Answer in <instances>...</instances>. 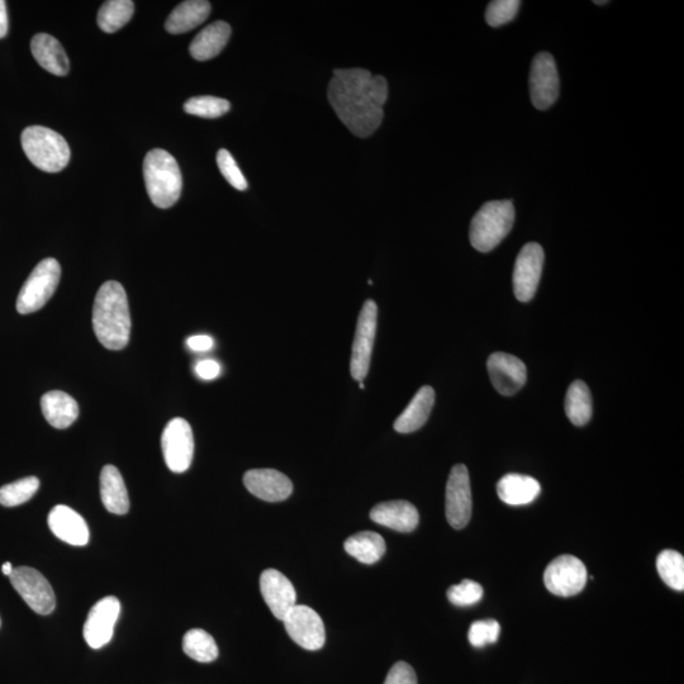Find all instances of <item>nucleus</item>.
<instances>
[{"mask_svg": "<svg viewBox=\"0 0 684 684\" xmlns=\"http://www.w3.org/2000/svg\"><path fill=\"white\" fill-rule=\"evenodd\" d=\"M587 581L586 565L573 555H560L555 558L544 573L545 587L559 597L578 595L586 587Z\"/></svg>", "mask_w": 684, "mask_h": 684, "instance_id": "6e6552de", "label": "nucleus"}, {"mask_svg": "<svg viewBox=\"0 0 684 684\" xmlns=\"http://www.w3.org/2000/svg\"><path fill=\"white\" fill-rule=\"evenodd\" d=\"M657 569L660 578L669 588L684 591V558L674 550H664L658 555Z\"/></svg>", "mask_w": 684, "mask_h": 684, "instance_id": "2f4dec72", "label": "nucleus"}, {"mask_svg": "<svg viewBox=\"0 0 684 684\" xmlns=\"http://www.w3.org/2000/svg\"><path fill=\"white\" fill-rule=\"evenodd\" d=\"M370 519L375 524L388 527L398 532H412L416 529L420 516L412 503L407 501H389L379 503L370 511Z\"/></svg>", "mask_w": 684, "mask_h": 684, "instance_id": "aec40b11", "label": "nucleus"}, {"mask_svg": "<svg viewBox=\"0 0 684 684\" xmlns=\"http://www.w3.org/2000/svg\"><path fill=\"white\" fill-rule=\"evenodd\" d=\"M135 3L131 0H109L98 13V26L103 32L114 33L131 21Z\"/></svg>", "mask_w": 684, "mask_h": 684, "instance_id": "c756f323", "label": "nucleus"}, {"mask_svg": "<svg viewBox=\"0 0 684 684\" xmlns=\"http://www.w3.org/2000/svg\"><path fill=\"white\" fill-rule=\"evenodd\" d=\"M217 165L223 177L237 190L247 189V180L237 165L234 156L225 149L218 151Z\"/></svg>", "mask_w": 684, "mask_h": 684, "instance_id": "4c0bfd02", "label": "nucleus"}, {"mask_svg": "<svg viewBox=\"0 0 684 684\" xmlns=\"http://www.w3.org/2000/svg\"><path fill=\"white\" fill-rule=\"evenodd\" d=\"M515 207L511 201L483 204L470 223V244L479 253H489L510 234L515 223Z\"/></svg>", "mask_w": 684, "mask_h": 684, "instance_id": "20e7f679", "label": "nucleus"}, {"mask_svg": "<svg viewBox=\"0 0 684 684\" xmlns=\"http://www.w3.org/2000/svg\"><path fill=\"white\" fill-rule=\"evenodd\" d=\"M472 510V488L468 469L463 464L455 465L446 484V519L454 529H464L472 517Z\"/></svg>", "mask_w": 684, "mask_h": 684, "instance_id": "9b49d317", "label": "nucleus"}, {"mask_svg": "<svg viewBox=\"0 0 684 684\" xmlns=\"http://www.w3.org/2000/svg\"><path fill=\"white\" fill-rule=\"evenodd\" d=\"M211 13V4L206 0H188L180 3L165 22V30L171 35H182L202 25Z\"/></svg>", "mask_w": 684, "mask_h": 684, "instance_id": "a878e982", "label": "nucleus"}, {"mask_svg": "<svg viewBox=\"0 0 684 684\" xmlns=\"http://www.w3.org/2000/svg\"><path fill=\"white\" fill-rule=\"evenodd\" d=\"M101 497L106 510L114 515H125L130 510V498L120 470L106 465L101 473Z\"/></svg>", "mask_w": 684, "mask_h": 684, "instance_id": "bb28decb", "label": "nucleus"}, {"mask_svg": "<svg viewBox=\"0 0 684 684\" xmlns=\"http://www.w3.org/2000/svg\"><path fill=\"white\" fill-rule=\"evenodd\" d=\"M33 57L41 68L56 76L69 73L70 63L63 45L47 33H38L31 41Z\"/></svg>", "mask_w": 684, "mask_h": 684, "instance_id": "412c9836", "label": "nucleus"}, {"mask_svg": "<svg viewBox=\"0 0 684 684\" xmlns=\"http://www.w3.org/2000/svg\"><path fill=\"white\" fill-rule=\"evenodd\" d=\"M244 484L253 496L266 502H282L293 492L287 475L274 469H253L244 475Z\"/></svg>", "mask_w": 684, "mask_h": 684, "instance_id": "a211bd4d", "label": "nucleus"}, {"mask_svg": "<svg viewBox=\"0 0 684 684\" xmlns=\"http://www.w3.org/2000/svg\"><path fill=\"white\" fill-rule=\"evenodd\" d=\"M144 178L147 193L156 207H173L182 194L183 178L177 160L168 151L155 149L146 155Z\"/></svg>", "mask_w": 684, "mask_h": 684, "instance_id": "7ed1b4c3", "label": "nucleus"}, {"mask_svg": "<svg viewBox=\"0 0 684 684\" xmlns=\"http://www.w3.org/2000/svg\"><path fill=\"white\" fill-rule=\"evenodd\" d=\"M196 374L203 380H213L220 377L221 365L215 360H202L196 365Z\"/></svg>", "mask_w": 684, "mask_h": 684, "instance_id": "ea45409f", "label": "nucleus"}, {"mask_svg": "<svg viewBox=\"0 0 684 684\" xmlns=\"http://www.w3.org/2000/svg\"><path fill=\"white\" fill-rule=\"evenodd\" d=\"M501 626L496 620H482L470 626L468 639L475 648L494 644L500 636Z\"/></svg>", "mask_w": 684, "mask_h": 684, "instance_id": "e433bc0d", "label": "nucleus"}, {"mask_svg": "<svg viewBox=\"0 0 684 684\" xmlns=\"http://www.w3.org/2000/svg\"><path fill=\"white\" fill-rule=\"evenodd\" d=\"M93 329L106 349L118 351L128 345L131 316L122 284L111 280L99 289L93 307Z\"/></svg>", "mask_w": 684, "mask_h": 684, "instance_id": "f03ea898", "label": "nucleus"}, {"mask_svg": "<svg viewBox=\"0 0 684 684\" xmlns=\"http://www.w3.org/2000/svg\"><path fill=\"white\" fill-rule=\"evenodd\" d=\"M8 33V13L7 3L0 0V38H4Z\"/></svg>", "mask_w": 684, "mask_h": 684, "instance_id": "79ce46f5", "label": "nucleus"}, {"mask_svg": "<svg viewBox=\"0 0 684 684\" xmlns=\"http://www.w3.org/2000/svg\"><path fill=\"white\" fill-rule=\"evenodd\" d=\"M359 387H360L361 389H364V388H365L364 383H363V382H359Z\"/></svg>", "mask_w": 684, "mask_h": 684, "instance_id": "a18cd8bd", "label": "nucleus"}, {"mask_svg": "<svg viewBox=\"0 0 684 684\" xmlns=\"http://www.w3.org/2000/svg\"><path fill=\"white\" fill-rule=\"evenodd\" d=\"M13 569L14 568L12 567V564L7 562L6 564H3L2 572H3L4 576L9 577V576H11Z\"/></svg>", "mask_w": 684, "mask_h": 684, "instance_id": "37998d69", "label": "nucleus"}, {"mask_svg": "<svg viewBox=\"0 0 684 684\" xmlns=\"http://www.w3.org/2000/svg\"><path fill=\"white\" fill-rule=\"evenodd\" d=\"M188 348L197 353H203L213 348V339L208 335H196L189 337L187 341Z\"/></svg>", "mask_w": 684, "mask_h": 684, "instance_id": "a19ab883", "label": "nucleus"}, {"mask_svg": "<svg viewBox=\"0 0 684 684\" xmlns=\"http://www.w3.org/2000/svg\"><path fill=\"white\" fill-rule=\"evenodd\" d=\"M435 405L434 388L425 386L412 398L410 405L401 413L394 422V430L399 434H411L420 430L429 420L432 408Z\"/></svg>", "mask_w": 684, "mask_h": 684, "instance_id": "4be33fe9", "label": "nucleus"}, {"mask_svg": "<svg viewBox=\"0 0 684 684\" xmlns=\"http://www.w3.org/2000/svg\"><path fill=\"white\" fill-rule=\"evenodd\" d=\"M285 630L294 643L306 650H320L325 645V625L311 607L296 605L285 615Z\"/></svg>", "mask_w": 684, "mask_h": 684, "instance_id": "ddd939ff", "label": "nucleus"}, {"mask_svg": "<svg viewBox=\"0 0 684 684\" xmlns=\"http://www.w3.org/2000/svg\"><path fill=\"white\" fill-rule=\"evenodd\" d=\"M61 278V266L55 259L42 260L23 284L17 298L21 315L40 311L56 292Z\"/></svg>", "mask_w": 684, "mask_h": 684, "instance_id": "423d86ee", "label": "nucleus"}, {"mask_svg": "<svg viewBox=\"0 0 684 684\" xmlns=\"http://www.w3.org/2000/svg\"><path fill=\"white\" fill-rule=\"evenodd\" d=\"M38 488H40V481L36 477H27L6 484L0 488V505L6 507L23 505L35 496Z\"/></svg>", "mask_w": 684, "mask_h": 684, "instance_id": "473e14b6", "label": "nucleus"}, {"mask_svg": "<svg viewBox=\"0 0 684 684\" xmlns=\"http://www.w3.org/2000/svg\"><path fill=\"white\" fill-rule=\"evenodd\" d=\"M489 378L494 389L502 396L510 397L525 386L527 369L524 361L511 354L494 353L487 361Z\"/></svg>", "mask_w": 684, "mask_h": 684, "instance_id": "dca6fc26", "label": "nucleus"}, {"mask_svg": "<svg viewBox=\"0 0 684 684\" xmlns=\"http://www.w3.org/2000/svg\"><path fill=\"white\" fill-rule=\"evenodd\" d=\"M42 413L55 429H68L79 416V406L68 393L51 391L41 399Z\"/></svg>", "mask_w": 684, "mask_h": 684, "instance_id": "393cba45", "label": "nucleus"}, {"mask_svg": "<svg viewBox=\"0 0 684 684\" xmlns=\"http://www.w3.org/2000/svg\"><path fill=\"white\" fill-rule=\"evenodd\" d=\"M231 37V27L228 23L217 21L203 28L190 44L189 52L193 59L207 61L213 59L225 49Z\"/></svg>", "mask_w": 684, "mask_h": 684, "instance_id": "b1692460", "label": "nucleus"}, {"mask_svg": "<svg viewBox=\"0 0 684 684\" xmlns=\"http://www.w3.org/2000/svg\"><path fill=\"white\" fill-rule=\"evenodd\" d=\"M520 7V0H494L488 4L486 21L491 27L507 25L516 18Z\"/></svg>", "mask_w": 684, "mask_h": 684, "instance_id": "f704fd0d", "label": "nucleus"}, {"mask_svg": "<svg viewBox=\"0 0 684 684\" xmlns=\"http://www.w3.org/2000/svg\"><path fill=\"white\" fill-rule=\"evenodd\" d=\"M49 526L52 534L64 543L74 546H84L89 543L87 522L73 508L64 505L52 508Z\"/></svg>", "mask_w": 684, "mask_h": 684, "instance_id": "6ab92c4d", "label": "nucleus"}, {"mask_svg": "<svg viewBox=\"0 0 684 684\" xmlns=\"http://www.w3.org/2000/svg\"><path fill=\"white\" fill-rule=\"evenodd\" d=\"M593 412L592 394L586 383L576 380L570 384L565 396V415L574 426H584L591 421Z\"/></svg>", "mask_w": 684, "mask_h": 684, "instance_id": "c85d7f7f", "label": "nucleus"}, {"mask_svg": "<svg viewBox=\"0 0 684 684\" xmlns=\"http://www.w3.org/2000/svg\"><path fill=\"white\" fill-rule=\"evenodd\" d=\"M378 325V306L374 301H367L361 308L356 325V332L351 353V377L363 382L367 377L374 348L375 334Z\"/></svg>", "mask_w": 684, "mask_h": 684, "instance_id": "0eeeda50", "label": "nucleus"}, {"mask_svg": "<svg viewBox=\"0 0 684 684\" xmlns=\"http://www.w3.org/2000/svg\"><path fill=\"white\" fill-rule=\"evenodd\" d=\"M595 3L598 4V6H602V4H607L608 2H606V0H605V2H595Z\"/></svg>", "mask_w": 684, "mask_h": 684, "instance_id": "c03bdc74", "label": "nucleus"}, {"mask_svg": "<svg viewBox=\"0 0 684 684\" xmlns=\"http://www.w3.org/2000/svg\"><path fill=\"white\" fill-rule=\"evenodd\" d=\"M329 102L355 136L369 137L383 121L388 83L364 69H336L329 84Z\"/></svg>", "mask_w": 684, "mask_h": 684, "instance_id": "f257e3e1", "label": "nucleus"}, {"mask_svg": "<svg viewBox=\"0 0 684 684\" xmlns=\"http://www.w3.org/2000/svg\"><path fill=\"white\" fill-rule=\"evenodd\" d=\"M531 102L539 111L549 109L559 97V75L554 57L540 52L532 61L530 71Z\"/></svg>", "mask_w": 684, "mask_h": 684, "instance_id": "4468645a", "label": "nucleus"}, {"mask_svg": "<svg viewBox=\"0 0 684 684\" xmlns=\"http://www.w3.org/2000/svg\"><path fill=\"white\" fill-rule=\"evenodd\" d=\"M121 612V603L108 596L95 603L84 624V639L92 649H101L113 638L114 626Z\"/></svg>", "mask_w": 684, "mask_h": 684, "instance_id": "2eb2a0df", "label": "nucleus"}, {"mask_svg": "<svg viewBox=\"0 0 684 684\" xmlns=\"http://www.w3.org/2000/svg\"><path fill=\"white\" fill-rule=\"evenodd\" d=\"M544 250L536 242L522 247L513 269V292L520 302H530L538 291L544 268Z\"/></svg>", "mask_w": 684, "mask_h": 684, "instance_id": "f8f14e48", "label": "nucleus"}, {"mask_svg": "<svg viewBox=\"0 0 684 684\" xmlns=\"http://www.w3.org/2000/svg\"><path fill=\"white\" fill-rule=\"evenodd\" d=\"M23 151L31 163L46 173H59L68 166L70 147L60 133L42 126L27 127L22 132Z\"/></svg>", "mask_w": 684, "mask_h": 684, "instance_id": "39448f33", "label": "nucleus"}, {"mask_svg": "<svg viewBox=\"0 0 684 684\" xmlns=\"http://www.w3.org/2000/svg\"><path fill=\"white\" fill-rule=\"evenodd\" d=\"M166 465L173 473H184L190 468L194 455L193 430L184 418H173L161 436Z\"/></svg>", "mask_w": 684, "mask_h": 684, "instance_id": "1a4fd4ad", "label": "nucleus"}, {"mask_svg": "<svg viewBox=\"0 0 684 684\" xmlns=\"http://www.w3.org/2000/svg\"><path fill=\"white\" fill-rule=\"evenodd\" d=\"M231 109L230 102L226 99L202 95V97L190 98L184 104V111L192 116L202 118L222 117Z\"/></svg>", "mask_w": 684, "mask_h": 684, "instance_id": "72a5a7b5", "label": "nucleus"}, {"mask_svg": "<svg viewBox=\"0 0 684 684\" xmlns=\"http://www.w3.org/2000/svg\"><path fill=\"white\" fill-rule=\"evenodd\" d=\"M540 491V483L529 475L506 474L497 483L498 497L510 506L529 505L539 497Z\"/></svg>", "mask_w": 684, "mask_h": 684, "instance_id": "5701e85b", "label": "nucleus"}, {"mask_svg": "<svg viewBox=\"0 0 684 684\" xmlns=\"http://www.w3.org/2000/svg\"><path fill=\"white\" fill-rule=\"evenodd\" d=\"M260 592L266 605L278 620L296 606L297 593L293 584L277 569H266L260 577Z\"/></svg>", "mask_w": 684, "mask_h": 684, "instance_id": "f3484780", "label": "nucleus"}, {"mask_svg": "<svg viewBox=\"0 0 684 684\" xmlns=\"http://www.w3.org/2000/svg\"><path fill=\"white\" fill-rule=\"evenodd\" d=\"M344 546L346 553L367 565L379 562L386 554V541L373 531H363L350 536Z\"/></svg>", "mask_w": 684, "mask_h": 684, "instance_id": "cd10ccee", "label": "nucleus"}, {"mask_svg": "<svg viewBox=\"0 0 684 684\" xmlns=\"http://www.w3.org/2000/svg\"><path fill=\"white\" fill-rule=\"evenodd\" d=\"M9 579H11L12 586L19 593V596L36 614L50 615L55 610L54 589L38 570L30 567H18L13 569Z\"/></svg>", "mask_w": 684, "mask_h": 684, "instance_id": "9d476101", "label": "nucleus"}, {"mask_svg": "<svg viewBox=\"0 0 684 684\" xmlns=\"http://www.w3.org/2000/svg\"><path fill=\"white\" fill-rule=\"evenodd\" d=\"M483 587L481 584L464 579L460 584L451 586L448 591V598L455 606H472L482 600Z\"/></svg>", "mask_w": 684, "mask_h": 684, "instance_id": "c9c22d12", "label": "nucleus"}, {"mask_svg": "<svg viewBox=\"0 0 684 684\" xmlns=\"http://www.w3.org/2000/svg\"><path fill=\"white\" fill-rule=\"evenodd\" d=\"M183 650L189 658L199 663H211L218 657V646L215 639L202 629L189 630L184 635Z\"/></svg>", "mask_w": 684, "mask_h": 684, "instance_id": "7c9ffc66", "label": "nucleus"}, {"mask_svg": "<svg viewBox=\"0 0 684 684\" xmlns=\"http://www.w3.org/2000/svg\"><path fill=\"white\" fill-rule=\"evenodd\" d=\"M384 684H417L416 673L410 664L398 662L389 671Z\"/></svg>", "mask_w": 684, "mask_h": 684, "instance_id": "58836bf2", "label": "nucleus"}]
</instances>
